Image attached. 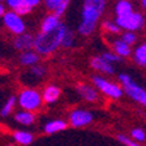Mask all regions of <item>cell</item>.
Here are the masks:
<instances>
[{
    "label": "cell",
    "instance_id": "obj_1",
    "mask_svg": "<svg viewBox=\"0 0 146 146\" xmlns=\"http://www.w3.org/2000/svg\"><path fill=\"white\" fill-rule=\"evenodd\" d=\"M68 26L61 22L56 29L47 33H38L34 36V51L39 56H46V55H51L60 47L61 39H63L64 34L67 31Z\"/></svg>",
    "mask_w": 146,
    "mask_h": 146
},
{
    "label": "cell",
    "instance_id": "obj_2",
    "mask_svg": "<svg viewBox=\"0 0 146 146\" xmlns=\"http://www.w3.org/2000/svg\"><path fill=\"white\" fill-rule=\"evenodd\" d=\"M106 9V0H84L81 11V22L98 25Z\"/></svg>",
    "mask_w": 146,
    "mask_h": 146
},
{
    "label": "cell",
    "instance_id": "obj_3",
    "mask_svg": "<svg viewBox=\"0 0 146 146\" xmlns=\"http://www.w3.org/2000/svg\"><path fill=\"white\" fill-rule=\"evenodd\" d=\"M115 24L120 27V30L124 31H140L142 30L143 25H145V17L141 12L133 11L129 15L123 16V17H116Z\"/></svg>",
    "mask_w": 146,
    "mask_h": 146
},
{
    "label": "cell",
    "instance_id": "obj_4",
    "mask_svg": "<svg viewBox=\"0 0 146 146\" xmlns=\"http://www.w3.org/2000/svg\"><path fill=\"white\" fill-rule=\"evenodd\" d=\"M18 104L25 111H35L42 104V95L35 89H24L18 95Z\"/></svg>",
    "mask_w": 146,
    "mask_h": 146
},
{
    "label": "cell",
    "instance_id": "obj_5",
    "mask_svg": "<svg viewBox=\"0 0 146 146\" xmlns=\"http://www.w3.org/2000/svg\"><path fill=\"white\" fill-rule=\"evenodd\" d=\"M93 82H94V85L108 98L119 99V98H121L123 94H124L121 86H119V85H116V84H113V82L108 81V80H106L104 77L94 76L93 77Z\"/></svg>",
    "mask_w": 146,
    "mask_h": 146
},
{
    "label": "cell",
    "instance_id": "obj_6",
    "mask_svg": "<svg viewBox=\"0 0 146 146\" xmlns=\"http://www.w3.org/2000/svg\"><path fill=\"white\" fill-rule=\"evenodd\" d=\"M3 24L8 29L9 33H12L13 35H20V34H24L26 31V25H25L22 17L12 11H7L4 13Z\"/></svg>",
    "mask_w": 146,
    "mask_h": 146
},
{
    "label": "cell",
    "instance_id": "obj_7",
    "mask_svg": "<svg viewBox=\"0 0 146 146\" xmlns=\"http://www.w3.org/2000/svg\"><path fill=\"white\" fill-rule=\"evenodd\" d=\"M121 89H123V91H124L125 94H128L133 100L138 102V103L142 104V106L146 104V91H145V89H143L142 86H140L138 84H136L133 80H131V81H128L127 84H124Z\"/></svg>",
    "mask_w": 146,
    "mask_h": 146
},
{
    "label": "cell",
    "instance_id": "obj_8",
    "mask_svg": "<svg viewBox=\"0 0 146 146\" xmlns=\"http://www.w3.org/2000/svg\"><path fill=\"white\" fill-rule=\"evenodd\" d=\"M93 120V113L85 111V110H74L69 116L70 125L74 128L85 127V125L90 124Z\"/></svg>",
    "mask_w": 146,
    "mask_h": 146
},
{
    "label": "cell",
    "instance_id": "obj_9",
    "mask_svg": "<svg viewBox=\"0 0 146 146\" xmlns=\"http://www.w3.org/2000/svg\"><path fill=\"white\" fill-rule=\"evenodd\" d=\"M13 47L17 51H29L33 50L34 47V35L29 33H24L20 35H16V38L13 39Z\"/></svg>",
    "mask_w": 146,
    "mask_h": 146
},
{
    "label": "cell",
    "instance_id": "obj_10",
    "mask_svg": "<svg viewBox=\"0 0 146 146\" xmlns=\"http://www.w3.org/2000/svg\"><path fill=\"white\" fill-rule=\"evenodd\" d=\"M42 1H44L46 8L58 17H61L65 13L70 3V0H42Z\"/></svg>",
    "mask_w": 146,
    "mask_h": 146
},
{
    "label": "cell",
    "instance_id": "obj_11",
    "mask_svg": "<svg viewBox=\"0 0 146 146\" xmlns=\"http://www.w3.org/2000/svg\"><path fill=\"white\" fill-rule=\"evenodd\" d=\"M90 65L93 69L98 70V72H102L104 74H113L115 73V67L113 64L106 61L102 56H94V58L90 60Z\"/></svg>",
    "mask_w": 146,
    "mask_h": 146
},
{
    "label": "cell",
    "instance_id": "obj_12",
    "mask_svg": "<svg viewBox=\"0 0 146 146\" xmlns=\"http://www.w3.org/2000/svg\"><path fill=\"white\" fill-rule=\"evenodd\" d=\"M60 24H61V18L58 17L56 15H54V13H50L40 22V33H47V31L54 30Z\"/></svg>",
    "mask_w": 146,
    "mask_h": 146
},
{
    "label": "cell",
    "instance_id": "obj_13",
    "mask_svg": "<svg viewBox=\"0 0 146 146\" xmlns=\"http://www.w3.org/2000/svg\"><path fill=\"white\" fill-rule=\"evenodd\" d=\"M111 44H112V48L117 56H120V58H129L132 55V47L131 46H128L127 43H124L120 38H113L112 42H111Z\"/></svg>",
    "mask_w": 146,
    "mask_h": 146
},
{
    "label": "cell",
    "instance_id": "obj_14",
    "mask_svg": "<svg viewBox=\"0 0 146 146\" xmlns=\"http://www.w3.org/2000/svg\"><path fill=\"white\" fill-rule=\"evenodd\" d=\"M39 58L40 56L34 50L24 51L20 55V64L24 65V67H33V65L39 63Z\"/></svg>",
    "mask_w": 146,
    "mask_h": 146
},
{
    "label": "cell",
    "instance_id": "obj_15",
    "mask_svg": "<svg viewBox=\"0 0 146 146\" xmlns=\"http://www.w3.org/2000/svg\"><path fill=\"white\" fill-rule=\"evenodd\" d=\"M60 94H61V91L58 86L50 85L43 90V94H40V95H42V100H44L46 103L51 104V103H55L59 99Z\"/></svg>",
    "mask_w": 146,
    "mask_h": 146
},
{
    "label": "cell",
    "instance_id": "obj_16",
    "mask_svg": "<svg viewBox=\"0 0 146 146\" xmlns=\"http://www.w3.org/2000/svg\"><path fill=\"white\" fill-rule=\"evenodd\" d=\"M134 11V5L131 0H117L115 4V15L116 17H123V16L129 15Z\"/></svg>",
    "mask_w": 146,
    "mask_h": 146
},
{
    "label": "cell",
    "instance_id": "obj_17",
    "mask_svg": "<svg viewBox=\"0 0 146 146\" xmlns=\"http://www.w3.org/2000/svg\"><path fill=\"white\" fill-rule=\"evenodd\" d=\"M78 94L81 95L86 102H95L98 100V93L93 86L86 85V84H80L78 85Z\"/></svg>",
    "mask_w": 146,
    "mask_h": 146
},
{
    "label": "cell",
    "instance_id": "obj_18",
    "mask_svg": "<svg viewBox=\"0 0 146 146\" xmlns=\"http://www.w3.org/2000/svg\"><path fill=\"white\" fill-rule=\"evenodd\" d=\"M7 3V5H8V8L12 11V12L17 13L18 16H25L27 15V13L31 12V9H29L27 7L24 5V3H22V0H4Z\"/></svg>",
    "mask_w": 146,
    "mask_h": 146
},
{
    "label": "cell",
    "instance_id": "obj_19",
    "mask_svg": "<svg viewBox=\"0 0 146 146\" xmlns=\"http://www.w3.org/2000/svg\"><path fill=\"white\" fill-rule=\"evenodd\" d=\"M132 54H133L134 63L141 65V67H145L146 65V44L145 43H140L136 48L132 50Z\"/></svg>",
    "mask_w": 146,
    "mask_h": 146
},
{
    "label": "cell",
    "instance_id": "obj_20",
    "mask_svg": "<svg viewBox=\"0 0 146 146\" xmlns=\"http://www.w3.org/2000/svg\"><path fill=\"white\" fill-rule=\"evenodd\" d=\"M65 128H67V123L64 120H52V121L47 123L44 125V132L48 134H52V133H56V132L64 131Z\"/></svg>",
    "mask_w": 146,
    "mask_h": 146
},
{
    "label": "cell",
    "instance_id": "obj_21",
    "mask_svg": "<svg viewBox=\"0 0 146 146\" xmlns=\"http://www.w3.org/2000/svg\"><path fill=\"white\" fill-rule=\"evenodd\" d=\"M16 121L20 123V124L22 125H30L34 123V120H35V116H34L33 112H30V111H21V112H17L15 116Z\"/></svg>",
    "mask_w": 146,
    "mask_h": 146
},
{
    "label": "cell",
    "instance_id": "obj_22",
    "mask_svg": "<svg viewBox=\"0 0 146 146\" xmlns=\"http://www.w3.org/2000/svg\"><path fill=\"white\" fill-rule=\"evenodd\" d=\"M102 29H103L104 33H108V34H112V35H119L121 33L120 27L115 24V21L112 20H106V21L102 22Z\"/></svg>",
    "mask_w": 146,
    "mask_h": 146
},
{
    "label": "cell",
    "instance_id": "obj_23",
    "mask_svg": "<svg viewBox=\"0 0 146 146\" xmlns=\"http://www.w3.org/2000/svg\"><path fill=\"white\" fill-rule=\"evenodd\" d=\"M15 140L17 141L18 143H21V145H30L33 142V136L31 133L29 132H24V131H17L15 132Z\"/></svg>",
    "mask_w": 146,
    "mask_h": 146
},
{
    "label": "cell",
    "instance_id": "obj_24",
    "mask_svg": "<svg viewBox=\"0 0 146 146\" xmlns=\"http://www.w3.org/2000/svg\"><path fill=\"white\" fill-rule=\"evenodd\" d=\"M120 39L132 47L133 44L137 43L138 35H137V33H133V31H123V33H120Z\"/></svg>",
    "mask_w": 146,
    "mask_h": 146
},
{
    "label": "cell",
    "instance_id": "obj_25",
    "mask_svg": "<svg viewBox=\"0 0 146 146\" xmlns=\"http://www.w3.org/2000/svg\"><path fill=\"white\" fill-rule=\"evenodd\" d=\"M95 29H97V25L86 24V22H80L78 27H77V31H78L80 35L88 36V35H91V34L94 33Z\"/></svg>",
    "mask_w": 146,
    "mask_h": 146
},
{
    "label": "cell",
    "instance_id": "obj_26",
    "mask_svg": "<svg viewBox=\"0 0 146 146\" xmlns=\"http://www.w3.org/2000/svg\"><path fill=\"white\" fill-rule=\"evenodd\" d=\"M74 46V33L69 30V27L67 29L65 34H64L63 39H61V44L60 47H64V48H70Z\"/></svg>",
    "mask_w": 146,
    "mask_h": 146
},
{
    "label": "cell",
    "instance_id": "obj_27",
    "mask_svg": "<svg viewBox=\"0 0 146 146\" xmlns=\"http://www.w3.org/2000/svg\"><path fill=\"white\" fill-rule=\"evenodd\" d=\"M15 104H16V97L13 95V97H9L8 100L5 102V104L3 106V108L0 110V115L1 116H8L11 115V112L13 111V108H15Z\"/></svg>",
    "mask_w": 146,
    "mask_h": 146
},
{
    "label": "cell",
    "instance_id": "obj_28",
    "mask_svg": "<svg viewBox=\"0 0 146 146\" xmlns=\"http://www.w3.org/2000/svg\"><path fill=\"white\" fill-rule=\"evenodd\" d=\"M46 72H47L46 67L40 65V64H35V65L30 67V74H31V76H34V77H36V78L43 77L46 74Z\"/></svg>",
    "mask_w": 146,
    "mask_h": 146
},
{
    "label": "cell",
    "instance_id": "obj_29",
    "mask_svg": "<svg viewBox=\"0 0 146 146\" xmlns=\"http://www.w3.org/2000/svg\"><path fill=\"white\" fill-rule=\"evenodd\" d=\"M100 56H102L106 61H108V63H111V64L120 63V61H121V58L117 56V55H116L115 52H112V51H106V52H103V54L100 55Z\"/></svg>",
    "mask_w": 146,
    "mask_h": 146
},
{
    "label": "cell",
    "instance_id": "obj_30",
    "mask_svg": "<svg viewBox=\"0 0 146 146\" xmlns=\"http://www.w3.org/2000/svg\"><path fill=\"white\" fill-rule=\"evenodd\" d=\"M131 134L133 136V138H136L137 141H143L145 140V132H143L141 128H134Z\"/></svg>",
    "mask_w": 146,
    "mask_h": 146
},
{
    "label": "cell",
    "instance_id": "obj_31",
    "mask_svg": "<svg viewBox=\"0 0 146 146\" xmlns=\"http://www.w3.org/2000/svg\"><path fill=\"white\" fill-rule=\"evenodd\" d=\"M22 3H24V5L27 7L29 9H33V8L39 5V4L42 3V0H22Z\"/></svg>",
    "mask_w": 146,
    "mask_h": 146
},
{
    "label": "cell",
    "instance_id": "obj_32",
    "mask_svg": "<svg viewBox=\"0 0 146 146\" xmlns=\"http://www.w3.org/2000/svg\"><path fill=\"white\" fill-rule=\"evenodd\" d=\"M119 141H120V142H123V143H125L127 146H138L137 143H134L133 141H131L129 138H127L125 136H123V134H120V136H119Z\"/></svg>",
    "mask_w": 146,
    "mask_h": 146
},
{
    "label": "cell",
    "instance_id": "obj_33",
    "mask_svg": "<svg viewBox=\"0 0 146 146\" xmlns=\"http://www.w3.org/2000/svg\"><path fill=\"white\" fill-rule=\"evenodd\" d=\"M132 77L128 74V73H120L119 74V81H120V84L121 85H124V84H127L128 81H131Z\"/></svg>",
    "mask_w": 146,
    "mask_h": 146
},
{
    "label": "cell",
    "instance_id": "obj_34",
    "mask_svg": "<svg viewBox=\"0 0 146 146\" xmlns=\"http://www.w3.org/2000/svg\"><path fill=\"white\" fill-rule=\"evenodd\" d=\"M5 12H7V8L4 5V3H0V17H3Z\"/></svg>",
    "mask_w": 146,
    "mask_h": 146
},
{
    "label": "cell",
    "instance_id": "obj_35",
    "mask_svg": "<svg viewBox=\"0 0 146 146\" xmlns=\"http://www.w3.org/2000/svg\"><path fill=\"white\" fill-rule=\"evenodd\" d=\"M141 1V7H142V9L146 8V0H140Z\"/></svg>",
    "mask_w": 146,
    "mask_h": 146
},
{
    "label": "cell",
    "instance_id": "obj_36",
    "mask_svg": "<svg viewBox=\"0 0 146 146\" xmlns=\"http://www.w3.org/2000/svg\"><path fill=\"white\" fill-rule=\"evenodd\" d=\"M0 3H4V0H0Z\"/></svg>",
    "mask_w": 146,
    "mask_h": 146
},
{
    "label": "cell",
    "instance_id": "obj_37",
    "mask_svg": "<svg viewBox=\"0 0 146 146\" xmlns=\"http://www.w3.org/2000/svg\"><path fill=\"white\" fill-rule=\"evenodd\" d=\"M8 146H12V145H8Z\"/></svg>",
    "mask_w": 146,
    "mask_h": 146
}]
</instances>
